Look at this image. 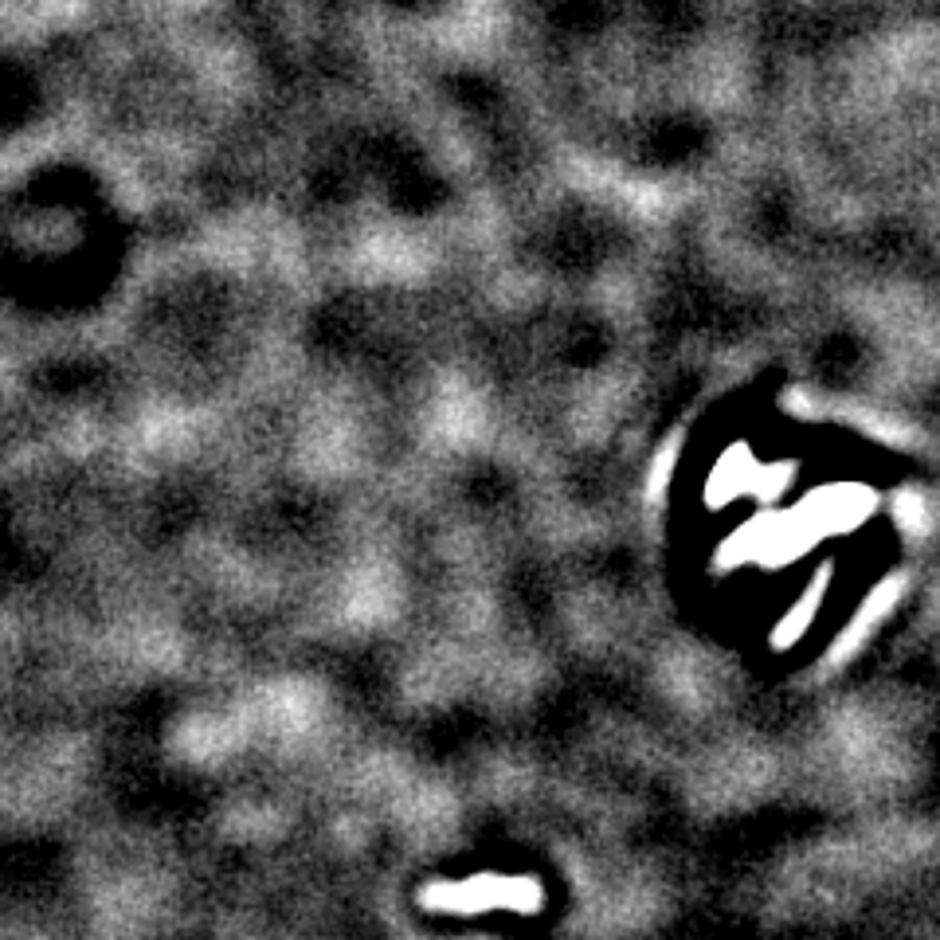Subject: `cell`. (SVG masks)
<instances>
[{
  "label": "cell",
  "mask_w": 940,
  "mask_h": 940,
  "mask_svg": "<svg viewBox=\"0 0 940 940\" xmlns=\"http://www.w3.org/2000/svg\"><path fill=\"white\" fill-rule=\"evenodd\" d=\"M749 478H752L749 459H745V455L737 451V455H733V459H729V463L721 467V474L713 478V486H709V502H713V506H721V502H725L729 494H737V490H741V486H745Z\"/></svg>",
  "instance_id": "6da1fadb"
}]
</instances>
